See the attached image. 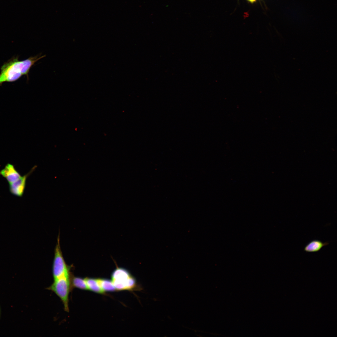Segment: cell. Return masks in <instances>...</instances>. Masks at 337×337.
<instances>
[{
	"mask_svg": "<svg viewBox=\"0 0 337 337\" xmlns=\"http://www.w3.org/2000/svg\"><path fill=\"white\" fill-rule=\"evenodd\" d=\"M40 54L31 56L23 61L18 60V57H14L5 63L1 67L0 74V85L6 82L16 81L22 76L26 75L28 79L30 69L35 63L46 56Z\"/></svg>",
	"mask_w": 337,
	"mask_h": 337,
	"instance_id": "6da1fadb",
	"label": "cell"
},
{
	"mask_svg": "<svg viewBox=\"0 0 337 337\" xmlns=\"http://www.w3.org/2000/svg\"><path fill=\"white\" fill-rule=\"evenodd\" d=\"M329 244L328 242H323L318 240L311 241L305 247L304 251L307 252H317L320 251L324 246Z\"/></svg>",
	"mask_w": 337,
	"mask_h": 337,
	"instance_id": "52a82bcc",
	"label": "cell"
},
{
	"mask_svg": "<svg viewBox=\"0 0 337 337\" xmlns=\"http://www.w3.org/2000/svg\"><path fill=\"white\" fill-rule=\"evenodd\" d=\"M0 174L6 179L9 183L16 181L21 176L14 166L9 163L7 164L0 171Z\"/></svg>",
	"mask_w": 337,
	"mask_h": 337,
	"instance_id": "8992f818",
	"label": "cell"
},
{
	"mask_svg": "<svg viewBox=\"0 0 337 337\" xmlns=\"http://www.w3.org/2000/svg\"><path fill=\"white\" fill-rule=\"evenodd\" d=\"M71 288H76L84 290H88L85 278L75 276L71 277Z\"/></svg>",
	"mask_w": 337,
	"mask_h": 337,
	"instance_id": "30bf717a",
	"label": "cell"
},
{
	"mask_svg": "<svg viewBox=\"0 0 337 337\" xmlns=\"http://www.w3.org/2000/svg\"><path fill=\"white\" fill-rule=\"evenodd\" d=\"M35 168V167H34L29 173L21 176L16 181L9 183V190L12 194L19 197L22 196L26 187L27 178Z\"/></svg>",
	"mask_w": 337,
	"mask_h": 337,
	"instance_id": "5b68a950",
	"label": "cell"
},
{
	"mask_svg": "<svg viewBox=\"0 0 337 337\" xmlns=\"http://www.w3.org/2000/svg\"><path fill=\"white\" fill-rule=\"evenodd\" d=\"M85 278L88 290L98 294H105V292L101 289L99 284L97 278L89 277Z\"/></svg>",
	"mask_w": 337,
	"mask_h": 337,
	"instance_id": "ba28073f",
	"label": "cell"
},
{
	"mask_svg": "<svg viewBox=\"0 0 337 337\" xmlns=\"http://www.w3.org/2000/svg\"><path fill=\"white\" fill-rule=\"evenodd\" d=\"M54 280L70 276V269L66 264L61 249L59 238L56 246L52 266Z\"/></svg>",
	"mask_w": 337,
	"mask_h": 337,
	"instance_id": "277c9868",
	"label": "cell"
},
{
	"mask_svg": "<svg viewBox=\"0 0 337 337\" xmlns=\"http://www.w3.org/2000/svg\"><path fill=\"white\" fill-rule=\"evenodd\" d=\"M71 275L56 280L47 289L54 292L61 299L65 310L69 312V295L71 288Z\"/></svg>",
	"mask_w": 337,
	"mask_h": 337,
	"instance_id": "3957f363",
	"label": "cell"
},
{
	"mask_svg": "<svg viewBox=\"0 0 337 337\" xmlns=\"http://www.w3.org/2000/svg\"><path fill=\"white\" fill-rule=\"evenodd\" d=\"M252 3H253L256 1V0H247Z\"/></svg>",
	"mask_w": 337,
	"mask_h": 337,
	"instance_id": "8fae6325",
	"label": "cell"
},
{
	"mask_svg": "<svg viewBox=\"0 0 337 337\" xmlns=\"http://www.w3.org/2000/svg\"><path fill=\"white\" fill-rule=\"evenodd\" d=\"M99 284L105 292H114L116 290L111 280L105 278H97Z\"/></svg>",
	"mask_w": 337,
	"mask_h": 337,
	"instance_id": "9c48e42d",
	"label": "cell"
},
{
	"mask_svg": "<svg viewBox=\"0 0 337 337\" xmlns=\"http://www.w3.org/2000/svg\"><path fill=\"white\" fill-rule=\"evenodd\" d=\"M0 316H1V309H0Z\"/></svg>",
	"mask_w": 337,
	"mask_h": 337,
	"instance_id": "7c38bea8",
	"label": "cell"
},
{
	"mask_svg": "<svg viewBox=\"0 0 337 337\" xmlns=\"http://www.w3.org/2000/svg\"><path fill=\"white\" fill-rule=\"evenodd\" d=\"M111 281L117 291H132L137 284L135 278L126 269L117 267L112 272Z\"/></svg>",
	"mask_w": 337,
	"mask_h": 337,
	"instance_id": "7a4b0ae2",
	"label": "cell"
}]
</instances>
